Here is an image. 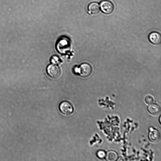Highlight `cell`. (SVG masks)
<instances>
[{"label": "cell", "instance_id": "cell-10", "mask_svg": "<svg viewBox=\"0 0 161 161\" xmlns=\"http://www.w3.org/2000/svg\"><path fill=\"white\" fill-rule=\"evenodd\" d=\"M97 155L99 158H103L105 157L106 154L105 152L104 151H100L98 152Z\"/></svg>", "mask_w": 161, "mask_h": 161}, {"label": "cell", "instance_id": "cell-7", "mask_svg": "<svg viewBox=\"0 0 161 161\" xmlns=\"http://www.w3.org/2000/svg\"><path fill=\"white\" fill-rule=\"evenodd\" d=\"M149 112L152 115H158L160 112V107L157 105L155 104H151L148 107Z\"/></svg>", "mask_w": 161, "mask_h": 161}, {"label": "cell", "instance_id": "cell-9", "mask_svg": "<svg viewBox=\"0 0 161 161\" xmlns=\"http://www.w3.org/2000/svg\"><path fill=\"white\" fill-rule=\"evenodd\" d=\"M146 102L148 104H151L154 102V98L151 96L148 95L147 96L145 99Z\"/></svg>", "mask_w": 161, "mask_h": 161}, {"label": "cell", "instance_id": "cell-1", "mask_svg": "<svg viewBox=\"0 0 161 161\" xmlns=\"http://www.w3.org/2000/svg\"><path fill=\"white\" fill-rule=\"evenodd\" d=\"M59 109L61 113L66 116L72 114L74 111L73 104L67 101H62L59 105Z\"/></svg>", "mask_w": 161, "mask_h": 161}, {"label": "cell", "instance_id": "cell-6", "mask_svg": "<svg viewBox=\"0 0 161 161\" xmlns=\"http://www.w3.org/2000/svg\"><path fill=\"white\" fill-rule=\"evenodd\" d=\"M88 9L89 13L95 15L99 12L100 11V6L98 3L94 2L89 5Z\"/></svg>", "mask_w": 161, "mask_h": 161}, {"label": "cell", "instance_id": "cell-5", "mask_svg": "<svg viewBox=\"0 0 161 161\" xmlns=\"http://www.w3.org/2000/svg\"><path fill=\"white\" fill-rule=\"evenodd\" d=\"M148 39L150 42L155 45H158L161 42L160 34L156 32H151L149 35Z\"/></svg>", "mask_w": 161, "mask_h": 161}, {"label": "cell", "instance_id": "cell-4", "mask_svg": "<svg viewBox=\"0 0 161 161\" xmlns=\"http://www.w3.org/2000/svg\"><path fill=\"white\" fill-rule=\"evenodd\" d=\"M101 11L104 14H109L112 13L114 10L113 4L108 1H103L100 3Z\"/></svg>", "mask_w": 161, "mask_h": 161}, {"label": "cell", "instance_id": "cell-2", "mask_svg": "<svg viewBox=\"0 0 161 161\" xmlns=\"http://www.w3.org/2000/svg\"><path fill=\"white\" fill-rule=\"evenodd\" d=\"M47 72L49 76L53 78H58L61 74L60 67L55 64L49 65L47 68Z\"/></svg>", "mask_w": 161, "mask_h": 161}, {"label": "cell", "instance_id": "cell-3", "mask_svg": "<svg viewBox=\"0 0 161 161\" xmlns=\"http://www.w3.org/2000/svg\"><path fill=\"white\" fill-rule=\"evenodd\" d=\"M78 72L82 77H87L91 74L92 68L90 64L87 63H83L78 69Z\"/></svg>", "mask_w": 161, "mask_h": 161}, {"label": "cell", "instance_id": "cell-8", "mask_svg": "<svg viewBox=\"0 0 161 161\" xmlns=\"http://www.w3.org/2000/svg\"><path fill=\"white\" fill-rule=\"evenodd\" d=\"M117 153L113 151H110L107 153L106 158L109 160H115L117 158Z\"/></svg>", "mask_w": 161, "mask_h": 161}]
</instances>
